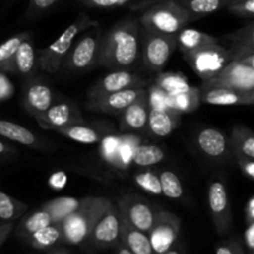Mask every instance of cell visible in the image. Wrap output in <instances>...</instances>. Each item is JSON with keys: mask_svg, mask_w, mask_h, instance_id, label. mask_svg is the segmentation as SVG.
Listing matches in <instances>:
<instances>
[{"mask_svg": "<svg viewBox=\"0 0 254 254\" xmlns=\"http://www.w3.org/2000/svg\"><path fill=\"white\" fill-rule=\"evenodd\" d=\"M37 66H39V61H37L36 52H35L34 44H32V37H29V39L24 40L17 49L16 54L12 59L9 73L29 78V77L34 76V72Z\"/></svg>", "mask_w": 254, "mask_h": 254, "instance_id": "7402d4cb", "label": "cell"}, {"mask_svg": "<svg viewBox=\"0 0 254 254\" xmlns=\"http://www.w3.org/2000/svg\"><path fill=\"white\" fill-rule=\"evenodd\" d=\"M92 27H98V21L93 20L84 12L78 14L76 20L62 32V35L56 41L52 42L50 46L40 50L39 55H37L40 68L49 73H56L60 69H62L64 60H66L72 45L74 44V40L82 32L92 29Z\"/></svg>", "mask_w": 254, "mask_h": 254, "instance_id": "3957f363", "label": "cell"}, {"mask_svg": "<svg viewBox=\"0 0 254 254\" xmlns=\"http://www.w3.org/2000/svg\"><path fill=\"white\" fill-rule=\"evenodd\" d=\"M245 221L246 225L254 223V197L251 196L245 206Z\"/></svg>", "mask_w": 254, "mask_h": 254, "instance_id": "816d5d0a", "label": "cell"}, {"mask_svg": "<svg viewBox=\"0 0 254 254\" xmlns=\"http://www.w3.org/2000/svg\"><path fill=\"white\" fill-rule=\"evenodd\" d=\"M180 228L181 220L175 213L159 210L155 222L148 233L154 253L161 254L173 247L179 240Z\"/></svg>", "mask_w": 254, "mask_h": 254, "instance_id": "8fae6325", "label": "cell"}, {"mask_svg": "<svg viewBox=\"0 0 254 254\" xmlns=\"http://www.w3.org/2000/svg\"><path fill=\"white\" fill-rule=\"evenodd\" d=\"M101 39V30L92 27L91 31L79 37L78 41L72 45L62 68L69 72H86L98 67Z\"/></svg>", "mask_w": 254, "mask_h": 254, "instance_id": "52a82bcc", "label": "cell"}, {"mask_svg": "<svg viewBox=\"0 0 254 254\" xmlns=\"http://www.w3.org/2000/svg\"><path fill=\"white\" fill-rule=\"evenodd\" d=\"M118 145H119V138H116V136H106V138L102 139L101 153L107 161L113 164L116 163Z\"/></svg>", "mask_w": 254, "mask_h": 254, "instance_id": "7bdbcfd3", "label": "cell"}, {"mask_svg": "<svg viewBox=\"0 0 254 254\" xmlns=\"http://www.w3.org/2000/svg\"><path fill=\"white\" fill-rule=\"evenodd\" d=\"M201 103L210 106H253L254 91H237L225 87H205L200 88Z\"/></svg>", "mask_w": 254, "mask_h": 254, "instance_id": "ac0fdd59", "label": "cell"}, {"mask_svg": "<svg viewBox=\"0 0 254 254\" xmlns=\"http://www.w3.org/2000/svg\"><path fill=\"white\" fill-rule=\"evenodd\" d=\"M186 12L190 21L198 20L207 15L225 9L231 0H175Z\"/></svg>", "mask_w": 254, "mask_h": 254, "instance_id": "4316f807", "label": "cell"}, {"mask_svg": "<svg viewBox=\"0 0 254 254\" xmlns=\"http://www.w3.org/2000/svg\"><path fill=\"white\" fill-rule=\"evenodd\" d=\"M52 89L44 79L36 76L27 78L22 88V104L27 113L39 119L54 103Z\"/></svg>", "mask_w": 254, "mask_h": 254, "instance_id": "4fadbf2b", "label": "cell"}, {"mask_svg": "<svg viewBox=\"0 0 254 254\" xmlns=\"http://www.w3.org/2000/svg\"><path fill=\"white\" fill-rule=\"evenodd\" d=\"M138 20L145 31L173 36L191 22L188 12L175 0H164L146 7Z\"/></svg>", "mask_w": 254, "mask_h": 254, "instance_id": "277c9868", "label": "cell"}, {"mask_svg": "<svg viewBox=\"0 0 254 254\" xmlns=\"http://www.w3.org/2000/svg\"><path fill=\"white\" fill-rule=\"evenodd\" d=\"M59 0H30L29 6L25 11V17L31 19V17L39 16L40 14L49 10L50 7L54 6Z\"/></svg>", "mask_w": 254, "mask_h": 254, "instance_id": "ee69618b", "label": "cell"}, {"mask_svg": "<svg viewBox=\"0 0 254 254\" xmlns=\"http://www.w3.org/2000/svg\"><path fill=\"white\" fill-rule=\"evenodd\" d=\"M16 153V149H15L11 144L6 143V141L0 139V159L12 158Z\"/></svg>", "mask_w": 254, "mask_h": 254, "instance_id": "f907efd6", "label": "cell"}, {"mask_svg": "<svg viewBox=\"0 0 254 254\" xmlns=\"http://www.w3.org/2000/svg\"><path fill=\"white\" fill-rule=\"evenodd\" d=\"M114 250H116V254H131L126 247H124V245L121 242V241L114 246Z\"/></svg>", "mask_w": 254, "mask_h": 254, "instance_id": "11a10c76", "label": "cell"}, {"mask_svg": "<svg viewBox=\"0 0 254 254\" xmlns=\"http://www.w3.org/2000/svg\"><path fill=\"white\" fill-rule=\"evenodd\" d=\"M83 202V198L59 197L50 200L41 206L50 213L54 223H60L62 220L73 213Z\"/></svg>", "mask_w": 254, "mask_h": 254, "instance_id": "4dcf8cb0", "label": "cell"}, {"mask_svg": "<svg viewBox=\"0 0 254 254\" xmlns=\"http://www.w3.org/2000/svg\"><path fill=\"white\" fill-rule=\"evenodd\" d=\"M62 241V230L60 223H51L41 230L32 233L25 242L29 243L32 248L39 251L50 250L60 245Z\"/></svg>", "mask_w": 254, "mask_h": 254, "instance_id": "f546056e", "label": "cell"}, {"mask_svg": "<svg viewBox=\"0 0 254 254\" xmlns=\"http://www.w3.org/2000/svg\"><path fill=\"white\" fill-rule=\"evenodd\" d=\"M176 44L178 49L181 52H189L192 50L198 49L201 46L210 44H220V37L212 36L206 32L198 31L195 29H189V27H183L180 31L176 34Z\"/></svg>", "mask_w": 254, "mask_h": 254, "instance_id": "484cf974", "label": "cell"}, {"mask_svg": "<svg viewBox=\"0 0 254 254\" xmlns=\"http://www.w3.org/2000/svg\"><path fill=\"white\" fill-rule=\"evenodd\" d=\"M46 254H71V252L66 248H55V250H51Z\"/></svg>", "mask_w": 254, "mask_h": 254, "instance_id": "9f6ffc18", "label": "cell"}, {"mask_svg": "<svg viewBox=\"0 0 254 254\" xmlns=\"http://www.w3.org/2000/svg\"><path fill=\"white\" fill-rule=\"evenodd\" d=\"M159 180L161 186V195L168 198L180 200L184 196V188L178 174L171 170H163L159 173Z\"/></svg>", "mask_w": 254, "mask_h": 254, "instance_id": "d590c367", "label": "cell"}, {"mask_svg": "<svg viewBox=\"0 0 254 254\" xmlns=\"http://www.w3.org/2000/svg\"><path fill=\"white\" fill-rule=\"evenodd\" d=\"M112 205V201L106 197H83L82 205L60 222L61 243L68 246L84 245L96 223Z\"/></svg>", "mask_w": 254, "mask_h": 254, "instance_id": "7a4b0ae2", "label": "cell"}, {"mask_svg": "<svg viewBox=\"0 0 254 254\" xmlns=\"http://www.w3.org/2000/svg\"><path fill=\"white\" fill-rule=\"evenodd\" d=\"M155 86L159 87L163 92H165L168 96L171 94H176L179 92L186 91L188 88H190V84H189L188 79L180 73H160L156 78Z\"/></svg>", "mask_w": 254, "mask_h": 254, "instance_id": "8d00e7d4", "label": "cell"}, {"mask_svg": "<svg viewBox=\"0 0 254 254\" xmlns=\"http://www.w3.org/2000/svg\"><path fill=\"white\" fill-rule=\"evenodd\" d=\"M160 1H164V0H139V1L133 2V4L129 5V9L133 10V11H143L146 7L151 6V5Z\"/></svg>", "mask_w": 254, "mask_h": 254, "instance_id": "f5cc1de1", "label": "cell"}, {"mask_svg": "<svg viewBox=\"0 0 254 254\" xmlns=\"http://www.w3.org/2000/svg\"><path fill=\"white\" fill-rule=\"evenodd\" d=\"M134 183L143 189L145 192L151 195H161L160 180H159V174L153 170H144L140 173H136L134 175Z\"/></svg>", "mask_w": 254, "mask_h": 254, "instance_id": "74e56055", "label": "cell"}, {"mask_svg": "<svg viewBox=\"0 0 254 254\" xmlns=\"http://www.w3.org/2000/svg\"><path fill=\"white\" fill-rule=\"evenodd\" d=\"M208 208L218 235H226L232 227V211L227 188L222 180H212L208 186Z\"/></svg>", "mask_w": 254, "mask_h": 254, "instance_id": "7c38bea8", "label": "cell"}, {"mask_svg": "<svg viewBox=\"0 0 254 254\" xmlns=\"http://www.w3.org/2000/svg\"><path fill=\"white\" fill-rule=\"evenodd\" d=\"M0 136L6 139V140L27 146V148H44L41 139L36 134H34L30 129L25 128V127L19 126V124L12 123V122L9 121L0 119Z\"/></svg>", "mask_w": 254, "mask_h": 254, "instance_id": "cb8c5ba5", "label": "cell"}, {"mask_svg": "<svg viewBox=\"0 0 254 254\" xmlns=\"http://www.w3.org/2000/svg\"><path fill=\"white\" fill-rule=\"evenodd\" d=\"M243 240H245V246L248 252H254V223L247 225L243 233Z\"/></svg>", "mask_w": 254, "mask_h": 254, "instance_id": "c3c4849f", "label": "cell"}, {"mask_svg": "<svg viewBox=\"0 0 254 254\" xmlns=\"http://www.w3.org/2000/svg\"><path fill=\"white\" fill-rule=\"evenodd\" d=\"M51 223L54 222H52V218L51 216H50V213L47 212L46 210H44L42 207H40L39 210L34 211V212L25 216V217L20 221L19 225L16 226V228H14V231L20 240L26 241L32 233L41 230V228L46 227V226L51 225Z\"/></svg>", "mask_w": 254, "mask_h": 254, "instance_id": "83f0119b", "label": "cell"}, {"mask_svg": "<svg viewBox=\"0 0 254 254\" xmlns=\"http://www.w3.org/2000/svg\"><path fill=\"white\" fill-rule=\"evenodd\" d=\"M14 228H15V221L4 222L0 225V247L4 245V242L9 238V236L14 232Z\"/></svg>", "mask_w": 254, "mask_h": 254, "instance_id": "681fc988", "label": "cell"}, {"mask_svg": "<svg viewBox=\"0 0 254 254\" xmlns=\"http://www.w3.org/2000/svg\"><path fill=\"white\" fill-rule=\"evenodd\" d=\"M27 208L29 205L0 191V220L1 221L4 222L16 221L17 218L24 216Z\"/></svg>", "mask_w": 254, "mask_h": 254, "instance_id": "e575fe53", "label": "cell"}, {"mask_svg": "<svg viewBox=\"0 0 254 254\" xmlns=\"http://www.w3.org/2000/svg\"><path fill=\"white\" fill-rule=\"evenodd\" d=\"M146 88H129L114 93L104 94V96L89 98L87 102V109L97 113L109 114V116H119L131 102L144 94Z\"/></svg>", "mask_w": 254, "mask_h": 254, "instance_id": "9a60e30c", "label": "cell"}, {"mask_svg": "<svg viewBox=\"0 0 254 254\" xmlns=\"http://www.w3.org/2000/svg\"><path fill=\"white\" fill-rule=\"evenodd\" d=\"M201 86L225 87L237 91H254V57L242 61H231L212 78Z\"/></svg>", "mask_w": 254, "mask_h": 254, "instance_id": "ba28073f", "label": "cell"}, {"mask_svg": "<svg viewBox=\"0 0 254 254\" xmlns=\"http://www.w3.org/2000/svg\"><path fill=\"white\" fill-rule=\"evenodd\" d=\"M246 254H254V252H248V251H247V252H246Z\"/></svg>", "mask_w": 254, "mask_h": 254, "instance_id": "6f0895ef", "label": "cell"}, {"mask_svg": "<svg viewBox=\"0 0 254 254\" xmlns=\"http://www.w3.org/2000/svg\"><path fill=\"white\" fill-rule=\"evenodd\" d=\"M165 159V151L155 144H140L134 150L131 164L138 168H151Z\"/></svg>", "mask_w": 254, "mask_h": 254, "instance_id": "d6a6232c", "label": "cell"}, {"mask_svg": "<svg viewBox=\"0 0 254 254\" xmlns=\"http://www.w3.org/2000/svg\"><path fill=\"white\" fill-rule=\"evenodd\" d=\"M181 114L173 109H153L150 108L148 117L149 134L156 138H166L170 135L180 124Z\"/></svg>", "mask_w": 254, "mask_h": 254, "instance_id": "44dd1931", "label": "cell"}, {"mask_svg": "<svg viewBox=\"0 0 254 254\" xmlns=\"http://www.w3.org/2000/svg\"><path fill=\"white\" fill-rule=\"evenodd\" d=\"M176 49V37L173 35L151 34L140 29V56L148 71H163Z\"/></svg>", "mask_w": 254, "mask_h": 254, "instance_id": "5b68a950", "label": "cell"}, {"mask_svg": "<svg viewBox=\"0 0 254 254\" xmlns=\"http://www.w3.org/2000/svg\"><path fill=\"white\" fill-rule=\"evenodd\" d=\"M136 146L138 145H135V140L130 135L121 136L119 138L118 150H117L116 163H114L116 166L129 165L131 163V156H133Z\"/></svg>", "mask_w": 254, "mask_h": 254, "instance_id": "f35d334b", "label": "cell"}, {"mask_svg": "<svg viewBox=\"0 0 254 254\" xmlns=\"http://www.w3.org/2000/svg\"><path fill=\"white\" fill-rule=\"evenodd\" d=\"M235 160L237 163V165L240 166L241 171H242L243 175L246 176L250 180L254 179V159L246 158V156L241 155H235Z\"/></svg>", "mask_w": 254, "mask_h": 254, "instance_id": "bcb514c9", "label": "cell"}, {"mask_svg": "<svg viewBox=\"0 0 254 254\" xmlns=\"http://www.w3.org/2000/svg\"><path fill=\"white\" fill-rule=\"evenodd\" d=\"M121 217V216H119ZM121 242L131 254H155L148 233L136 230L121 217Z\"/></svg>", "mask_w": 254, "mask_h": 254, "instance_id": "603a6c76", "label": "cell"}, {"mask_svg": "<svg viewBox=\"0 0 254 254\" xmlns=\"http://www.w3.org/2000/svg\"><path fill=\"white\" fill-rule=\"evenodd\" d=\"M201 106L200 89L190 87L186 91L169 96V107L178 113H191Z\"/></svg>", "mask_w": 254, "mask_h": 254, "instance_id": "1f68e13d", "label": "cell"}, {"mask_svg": "<svg viewBox=\"0 0 254 254\" xmlns=\"http://www.w3.org/2000/svg\"><path fill=\"white\" fill-rule=\"evenodd\" d=\"M116 206L119 216L126 222L145 233H149L150 228L153 227L159 212V208L144 196L134 193L122 196Z\"/></svg>", "mask_w": 254, "mask_h": 254, "instance_id": "9c48e42d", "label": "cell"}, {"mask_svg": "<svg viewBox=\"0 0 254 254\" xmlns=\"http://www.w3.org/2000/svg\"><path fill=\"white\" fill-rule=\"evenodd\" d=\"M36 122L42 129L56 131L64 127L84 122V118L76 104L69 101H64L52 103V106L39 119H36Z\"/></svg>", "mask_w": 254, "mask_h": 254, "instance_id": "e0dca14e", "label": "cell"}, {"mask_svg": "<svg viewBox=\"0 0 254 254\" xmlns=\"http://www.w3.org/2000/svg\"><path fill=\"white\" fill-rule=\"evenodd\" d=\"M31 37V32L25 31L9 37L6 41L0 44V72H9L12 59L17 49L24 40Z\"/></svg>", "mask_w": 254, "mask_h": 254, "instance_id": "836d02e7", "label": "cell"}, {"mask_svg": "<svg viewBox=\"0 0 254 254\" xmlns=\"http://www.w3.org/2000/svg\"><path fill=\"white\" fill-rule=\"evenodd\" d=\"M183 56L202 81L212 78L231 62L230 52L221 44L205 45L192 51L184 52Z\"/></svg>", "mask_w": 254, "mask_h": 254, "instance_id": "8992f818", "label": "cell"}, {"mask_svg": "<svg viewBox=\"0 0 254 254\" xmlns=\"http://www.w3.org/2000/svg\"><path fill=\"white\" fill-rule=\"evenodd\" d=\"M149 111L150 107L148 102V92H145L119 114V130L140 131L146 129Z\"/></svg>", "mask_w": 254, "mask_h": 254, "instance_id": "ffe728a7", "label": "cell"}, {"mask_svg": "<svg viewBox=\"0 0 254 254\" xmlns=\"http://www.w3.org/2000/svg\"><path fill=\"white\" fill-rule=\"evenodd\" d=\"M12 92H14V88H12L11 82L4 74L0 73V101H5V99L10 98Z\"/></svg>", "mask_w": 254, "mask_h": 254, "instance_id": "7dc6e473", "label": "cell"}, {"mask_svg": "<svg viewBox=\"0 0 254 254\" xmlns=\"http://www.w3.org/2000/svg\"><path fill=\"white\" fill-rule=\"evenodd\" d=\"M220 44L228 50L231 61H242L254 57L253 21H250L237 31L220 37Z\"/></svg>", "mask_w": 254, "mask_h": 254, "instance_id": "d6986e66", "label": "cell"}, {"mask_svg": "<svg viewBox=\"0 0 254 254\" xmlns=\"http://www.w3.org/2000/svg\"><path fill=\"white\" fill-rule=\"evenodd\" d=\"M228 138H230L233 158L235 155H241L254 159V133L248 127H235Z\"/></svg>", "mask_w": 254, "mask_h": 254, "instance_id": "f1b7e54d", "label": "cell"}, {"mask_svg": "<svg viewBox=\"0 0 254 254\" xmlns=\"http://www.w3.org/2000/svg\"><path fill=\"white\" fill-rule=\"evenodd\" d=\"M148 92L149 107L153 109H170L169 107V96L161 91L159 87L153 86Z\"/></svg>", "mask_w": 254, "mask_h": 254, "instance_id": "60d3db41", "label": "cell"}, {"mask_svg": "<svg viewBox=\"0 0 254 254\" xmlns=\"http://www.w3.org/2000/svg\"><path fill=\"white\" fill-rule=\"evenodd\" d=\"M140 22L127 16L102 34L98 67L118 71L128 69L140 57Z\"/></svg>", "mask_w": 254, "mask_h": 254, "instance_id": "6da1fadb", "label": "cell"}, {"mask_svg": "<svg viewBox=\"0 0 254 254\" xmlns=\"http://www.w3.org/2000/svg\"><path fill=\"white\" fill-rule=\"evenodd\" d=\"M57 133L71 140L77 141L82 144H96L101 143L104 138V133L96 126H91L86 121L81 123H74L71 126L64 127V128L57 129Z\"/></svg>", "mask_w": 254, "mask_h": 254, "instance_id": "d4e9b609", "label": "cell"}, {"mask_svg": "<svg viewBox=\"0 0 254 254\" xmlns=\"http://www.w3.org/2000/svg\"><path fill=\"white\" fill-rule=\"evenodd\" d=\"M216 254H246V251L238 238H231L216 248Z\"/></svg>", "mask_w": 254, "mask_h": 254, "instance_id": "f6af8a7d", "label": "cell"}, {"mask_svg": "<svg viewBox=\"0 0 254 254\" xmlns=\"http://www.w3.org/2000/svg\"><path fill=\"white\" fill-rule=\"evenodd\" d=\"M146 81H144L140 76L128 72L127 69H118L112 71L106 74L103 78L93 84L88 91L89 98L104 96L108 93L123 91L129 88H145Z\"/></svg>", "mask_w": 254, "mask_h": 254, "instance_id": "2e32d148", "label": "cell"}, {"mask_svg": "<svg viewBox=\"0 0 254 254\" xmlns=\"http://www.w3.org/2000/svg\"><path fill=\"white\" fill-rule=\"evenodd\" d=\"M121 241V217L116 205H112L103 213L92 230L87 245L94 251H104L114 248Z\"/></svg>", "mask_w": 254, "mask_h": 254, "instance_id": "30bf717a", "label": "cell"}, {"mask_svg": "<svg viewBox=\"0 0 254 254\" xmlns=\"http://www.w3.org/2000/svg\"><path fill=\"white\" fill-rule=\"evenodd\" d=\"M161 254H185V252H184V247L181 245H179L178 242L175 243V245L173 246L171 248H169L166 252L161 253Z\"/></svg>", "mask_w": 254, "mask_h": 254, "instance_id": "db71d44e", "label": "cell"}, {"mask_svg": "<svg viewBox=\"0 0 254 254\" xmlns=\"http://www.w3.org/2000/svg\"><path fill=\"white\" fill-rule=\"evenodd\" d=\"M196 145L207 158L217 161L235 160L230 138L218 129L206 127L196 135Z\"/></svg>", "mask_w": 254, "mask_h": 254, "instance_id": "5bb4252c", "label": "cell"}, {"mask_svg": "<svg viewBox=\"0 0 254 254\" xmlns=\"http://www.w3.org/2000/svg\"><path fill=\"white\" fill-rule=\"evenodd\" d=\"M82 5L93 9H112V7L129 6L139 0H78Z\"/></svg>", "mask_w": 254, "mask_h": 254, "instance_id": "b9f144b4", "label": "cell"}, {"mask_svg": "<svg viewBox=\"0 0 254 254\" xmlns=\"http://www.w3.org/2000/svg\"><path fill=\"white\" fill-rule=\"evenodd\" d=\"M226 9L236 16L251 20L254 15V0H231Z\"/></svg>", "mask_w": 254, "mask_h": 254, "instance_id": "ab89813d", "label": "cell"}]
</instances>
